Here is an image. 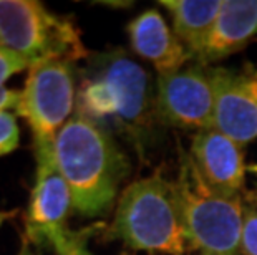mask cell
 Masks as SVG:
<instances>
[{
    "instance_id": "cell-1",
    "label": "cell",
    "mask_w": 257,
    "mask_h": 255,
    "mask_svg": "<svg viewBox=\"0 0 257 255\" xmlns=\"http://www.w3.org/2000/svg\"><path fill=\"white\" fill-rule=\"evenodd\" d=\"M150 72L123 48L93 53L81 70L76 111L108 133L124 136L143 156L161 126Z\"/></svg>"
},
{
    "instance_id": "cell-2",
    "label": "cell",
    "mask_w": 257,
    "mask_h": 255,
    "mask_svg": "<svg viewBox=\"0 0 257 255\" xmlns=\"http://www.w3.org/2000/svg\"><path fill=\"white\" fill-rule=\"evenodd\" d=\"M53 151L72 192L75 212L83 217L110 212L130 172L128 157L111 134L75 113L58 131Z\"/></svg>"
},
{
    "instance_id": "cell-3",
    "label": "cell",
    "mask_w": 257,
    "mask_h": 255,
    "mask_svg": "<svg viewBox=\"0 0 257 255\" xmlns=\"http://www.w3.org/2000/svg\"><path fill=\"white\" fill-rule=\"evenodd\" d=\"M105 240H119L135 252L184 255L188 250L174 182L160 172L123 189Z\"/></svg>"
},
{
    "instance_id": "cell-4",
    "label": "cell",
    "mask_w": 257,
    "mask_h": 255,
    "mask_svg": "<svg viewBox=\"0 0 257 255\" xmlns=\"http://www.w3.org/2000/svg\"><path fill=\"white\" fill-rule=\"evenodd\" d=\"M174 191L186 240L194 252L240 255L245 212L242 197L211 187L184 151H181Z\"/></svg>"
},
{
    "instance_id": "cell-5",
    "label": "cell",
    "mask_w": 257,
    "mask_h": 255,
    "mask_svg": "<svg viewBox=\"0 0 257 255\" xmlns=\"http://www.w3.org/2000/svg\"><path fill=\"white\" fill-rule=\"evenodd\" d=\"M0 48L14 52L30 67L47 60L90 57L78 27L37 0H0Z\"/></svg>"
},
{
    "instance_id": "cell-6",
    "label": "cell",
    "mask_w": 257,
    "mask_h": 255,
    "mask_svg": "<svg viewBox=\"0 0 257 255\" xmlns=\"http://www.w3.org/2000/svg\"><path fill=\"white\" fill-rule=\"evenodd\" d=\"M29 70L17 113L29 123L34 146L53 144L58 131L73 116L76 105L73 63L47 60Z\"/></svg>"
},
{
    "instance_id": "cell-7",
    "label": "cell",
    "mask_w": 257,
    "mask_h": 255,
    "mask_svg": "<svg viewBox=\"0 0 257 255\" xmlns=\"http://www.w3.org/2000/svg\"><path fill=\"white\" fill-rule=\"evenodd\" d=\"M156 115L161 126L206 131L214 124V81L211 67L191 63L158 75Z\"/></svg>"
},
{
    "instance_id": "cell-8",
    "label": "cell",
    "mask_w": 257,
    "mask_h": 255,
    "mask_svg": "<svg viewBox=\"0 0 257 255\" xmlns=\"http://www.w3.org/2000/svg\"><path fill=\"white\" fill-rule=\"evenodd\" d=\"M37 174L25 214L27 242L53 247L68 232L72 192L58 169L53 144L34 146Z\"/></svg>"
},
{
    "instance_id": "cell-9",
    "label": "cell",
    "mask_w": 257,
    "mask_h": 255,
    "mask_svg": "<svg viewBox=\"0 0 257 255\" xmlns=\"http://www.w3.org/2000/svg\"><path fill=\"white\" fill-rule=\"evenodd\" d=\"M214 81L212 128L239 144L257 139V96L247 75L236 70L211 67Z\"/></svg>"
},
{
    "instance_id": "cell-10",
    "label": "cell",
    "mask_w": 257,
    "mask_h": 255,
    "mask_svg": "<svg viewBox=\"0 0 257 255\" xmlns=\"http://www.w3.org/2000/svg\"><path fill=\"white\" fill-rule=\"evenodd\" d=\"M189 156L211 187L229 196H240L249 171L242 144L211 128L194 133Z\"/></svg>"
},
{
    "instance_id": "cell-11",
    "label": "cell",
    "mask_w": 257,
    "mask_h": 255,
    "mask_svg": "<svg viewBox=\"0 0 257 255\" xmlns=\"http://www.w3.org/2000/svg\"><path fill=\"white\" fill-rule=\"evenodd\" d=\"M257 37V0H222L221 12L191 60L211 67L244 50Z\"/></svg>"
},
{
    "instance_id": "cell-12",
    "label": "cell",
    "mask_w": 257,
    "mask_h": 255,
    "mask_svg": "<svg viewBox=\"0 0 257 255\" xmlns=\"http://www.w3.org/2000/svg\"><path fill=\"white\" fill-rule=\"evenodd\" d=\"M130 45L140 58L153 65L158 75L173 73L188 65L191 55L173 27L158 9H148L135 17L126 27Z\"/></svg>"
},
{
    "instance_id": "cell-13",
    "label": "cell",
    "mask_w": 257,
    "mask_h": 255,
    "mask_svg": "<svg viewBox=\"0 0 257 255\" xmlns=\"http://www.w3.org/2000/svg\"><path fill=\"white\" fill-rule=\"evenodd\" d=\"M158 5L169 12L174 35L193 55L214 25L222 0H161Z\"/></svg>"
},
{
    "instance_id": "cell-14",
    "label": "cell",
    "mask_w": 257,
    "mask_h": 255,
    "mask_svg": "<svg viewBox=\"0 0 257 255\" xmlns=\"http://www.w3.org/2000/svg\"><path fill=\"white\" fill-rule=\"evenodd\" d=\"M100 229V225H90L80 230H70L65 234L52 248L58 255H91L88 248L90 237L93 232Z\"/></svg>"
},
{
    "instance_id": "cell-15",
    "label": "cell",
    "mask_w": 257,
    "mask_h": 255,
    "mask_svg": "<svg viewBox=\"0 0 257 255\" xmlns=\"http://www.w3.org/2000/svg\"><path fill=\"white\" fill-rule=\"evenodd\" d=\"M20 144V128L15 115L0 113V157L14 153Z\"/></svg>"
},
{
    "instance_id": "cell-16",
    "label": "cell",
    "mask_w": 257,
    "mask_h": 255,
    "mask_svg": "<svg viewBox=\"0 0 257 255\" xmlns=\"http://www.w3.org/2000/svg\"><path fill=\"white\" fill-rule=\"evenodd\" d=\"M240 255H257V207H245L240 234Z\"/></svg>"
},
{
    "instance_id": "cell-17",
    "label": "cell",
    "mask_w": 257,
    "mask_h": 255,
    "mask_svg": "<svg viewBox=\"0 0 257 255\" xmlns=\"http://www.w3.org/2000/svg\"><path fill=\"white\" fill-rule=\"evenodd\" d=\"M30 68V65L25 62L24 58L15 55L14 52L0 48V86L5 83L10 77H14L15 73H20L24 70Z\"/></svg>"
},
{
    "instance_id": "cell-18",
    "label": "cell",
    "mask_w": 257,
    "mask_h": 255,
    "mask_svg": "<svg viewBox=\"0 0 257 255\" xmlns=\"http://www.w3.org/2000/svg\"><path fill=\"white\" fill-rule=\"evenodd\" d=\"M22 91L10 90L5 86H0V113L7 110H17L20 103Z\"/></svg>"
},
{
    "instance_id": "cell-19",
    "label": "cell",
    "mask_w": 257,
    "mask_h": 255,
    "mask_svg": "<svg viewBox=\"0 0 257 255\" xmlns=\"http://www.w3.org/2000/svg\"><path fill=\"white\" fill-rule=\"evenodd\" d=\"M244 73L247 75L249 83H250V86H252L254 93H255V96H257V67L250 68V70H247V72H244Z\"/></svg>"
},
{
    "instance_id": "cell-20",
    "label": "cell",
    "mask_w": 257,
    "mask_h": 255,
    "mask_svg": "<svg viewBox=\"0 0 257 255\" xmlns=\"http://www.w3.org/2000/svg\"><path fill=\"white\" fill-rule=\"evenodd\" d=\"M15 214H17V210H0V227H2L9 219H12Z\"/></svg>"
},
{
    "instance_id": "cell-21",
    "label": "cell",
    "mask_w": 257,
    "mask_h": 255,
    "mask_svg": "<svg viewBox=\"0 0 257 255\" xmlns=\"http://www.w3.org/2000/svg\"><path fill=\"white\" fill-rule=\"evenodd\" d=\"M249 171L252 172V174L257 176V164H250V166H249ZM250 199L254 200V207H257V186L254 187V191L250 192Z\"/></svg>"
},
{
    "instance_id": "cell-22",
    "label": "cell",
    "mask_w": 257,
    "mask_h": 255,
    "mask_svg": "<svg viewBox=\"0 0 257 255\" xmlns=\"http://www.w3.org/2000/svg\"><path fill=\"white\" fill-rule=\"evenodd\" d=\"M17 255H37L34 250L30 248V242H27L24 240V243H22V248H20V252Z\"/></svg>"
},
{
    "instance_id": "cell-23",
    "label": "cell",
    "mask_w": 257,
    "mask_h": 255,
    "mask_svg": "<svg viewBox=\"0 0 257 255\" xmlns=\"http://www.w3.org/2000/svg\"><path fill=\"white\" fill-rule=\"evenodd\" d=\"M191 255H221V253H211V252H194Z\"/></svg>"
}]
</instances>
